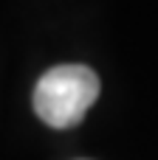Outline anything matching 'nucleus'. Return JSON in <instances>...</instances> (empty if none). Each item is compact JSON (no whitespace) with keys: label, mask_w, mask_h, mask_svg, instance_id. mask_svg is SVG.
<instances>
[{"label":"nucleus","mask_w":158,"mask_h":160,"mask_svg":"<svg viewBox=\"0 0 158 160\" xmlns=\"http://www.w3.org/2000/svg\"><path fill=\"white\" fill-rule=\"evenodd\" d=\"M99 98V76L88 65H57L34 87V112L57 129L74 127Z\"/></svg>","instance_id":"f257e3e1"}]
</instances>
